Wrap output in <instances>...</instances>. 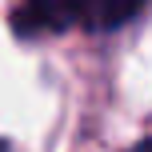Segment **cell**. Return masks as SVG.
Returning <instances> with one entry per match:
<instances>
[{
  "instance_id": "6da1fadb",
  "label": "cell",
  "mask_w": 152,
  "mask_h": 152,
  "mask_svg": "<svg viewBox=\"0 0 152 152\" xmlns=\"http://www.w3.org/2000/svg\"><path fill=\"white\" fill-rule=\"evenodd\" d=\"M12 24L20 36H56L80 24V0H20L12 12Z\"/></svg>"
},
{
  "instance_id": "7a4b0ae2",
  "label": "cell",
  "mask_w": 152,
  "mask_h": 152,
  "mask_svg": "<svg viewBox=\"0 0 152 152\" xmlns=\"http://www.w3.org/2000/svg\"><path fill=\"white\" fill-rule=\"evenodd\" d=\"M144 8V0H80V24L88 32H112L128 24Z\"/></svg>"
},
{
  "instance_id": "3957f363",
  "label": "cell",
  "mask_w": 152,
  "mask_h": 152,
  "mask_svg": "<svg viewBox=\"0 0 152 152\" xmlns=\"http://www.w3.org/2000/svg\"><path fill=\"white\" fill-rule=\"evenodd\" d=\"M132 152H152V140H140V144L132 148Z\"/></svg>"
},
{
  "instance_id": "277c9868",
  "label": "cell",
  "mask_w": 152,
  "mask_h": 152,
  "mask_svg": "<svg viewBox=\"0 0 152 152\" xmlns=\"http://www.w3.org/2000/svg\"><path fill=\"white\" fill-rule=\"evenodd\" d=\"M0 152H16V144H8V140H0Z\"/></svg>"
}]
</instances>
